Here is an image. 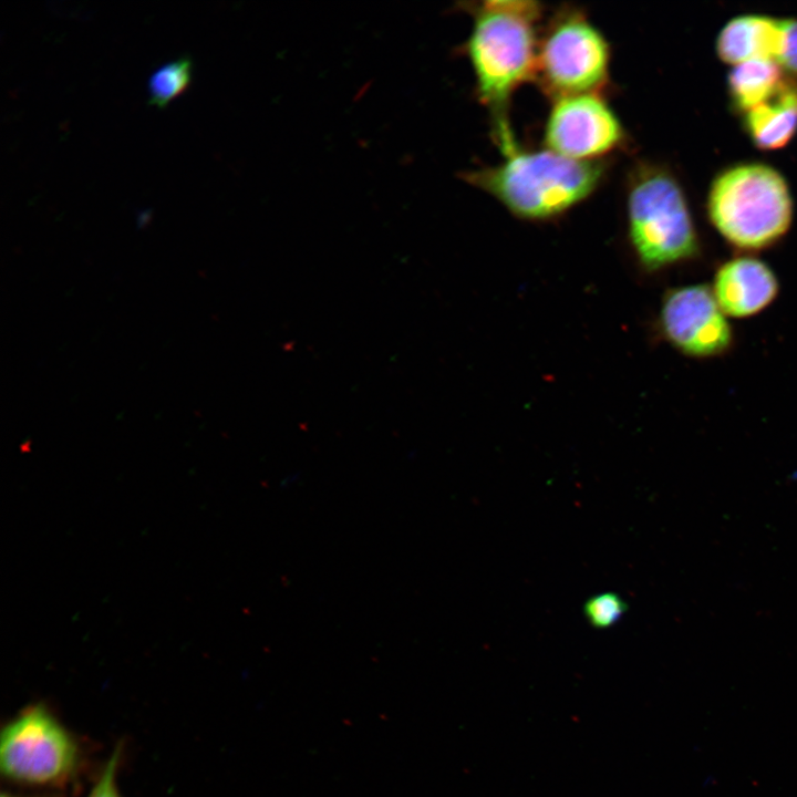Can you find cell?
Returning <instances> with one entry per match:
<instances>
[{"instance_id":"cell-6","label":"cell","mask_w":797,"mask_h":797,"mask_svg":"<svg viewBox=\"0 0 797 797\" xmlns=\"http://www.w3.org/2000/svg\"><path fill=\"white\" fill-rule=\"evenodd\" d=\"M602 32L576 9L557 13L538 41L535 80L553 99L599 92L610 66Z\"/></svg>"},{"instance_id":"cell-13","label":"cell","mask_w":797,"mask_h":797,"mask_svg":"<svg viewBox=\"0 0 797 797\" xmlns=\"http://www.w3.org/2000/svg\"><path fill=\"white\" fill-rule=\"evenodd\" d=\"M192 79V61L182 56L158 68L148 80L149 104L164 107L186 90Z\"/></svg>"},{"instance_id":"cell-10","label":"cell","mask_w":797,"mask_h":797,"mask_svg":"<svg viewBox=\"0 0 797 797\" xmlns=\"http://www.w3.org/2000/svg\"><path fill=\"white\" fill-rule=\"evenodd\" d=\"M783 19L743 14L731 19L716 40L718 58L729 64L752 60L777 61L783 49Z\"/></svg>"},{"instance_id":"cell-2","label":"cell","mask_w":797,"mask_h":797,"mask_svg":"<svg viewBox=\"0 0 797 797\" xmlns=\"http://www.w3.org/2000/svg\"><path fill=\"white\" fill-rule=\"evenodd\" d=\"M494 166L462 175L469 185L493 196L510 214L528 221H546L587 199L601 184L607 165L576 161L550 149L503 154Z\"/></svg>"},{"instance_id":"cell-1","label":"cell","mask_w":797,"mask_h":797,"mask_svg":"<svg viewBox=\"0 0 797 797\" xmlns=\"http://www.w3.org/2000/svg\"><path fill=\"white\" fill-rule=\"evenodd\" d=\"M470 33L463 44L476 83L479 102L493 118L494 134L503 154L517 147L507 108L514 91L535 80L537 23L542 7L536 1L495 0L468 6Z\"/></svg>"},{"instance_id":"cell-9","label":"cell","mask_w":797,"mask_h":797,"mask_svg":"<svg viewBox=\"0 0 797 797\" xmlns=\"http://www.w3.org/2000/svg\"><path fill=\"white\" fill-rule=\"evenodd\" d=\"M711 288L722 311L739 319L767 308L778 294V280L766 262L742 256L717 269Z\"/></svg>"},{"instance_id":"cell-17","label":"cell","mask_w":797,"mask_h":797,"mask_svg":"<svg viewBox=\"0 0 797 797\" xmlns=\"http://www.w3.org/2000/svg\"><path fill=\"white\" fill-rule=\"evenodd\" d=\"M1 797H55L54 795H20L11 791H2Z\"/></svg>"},{"instance_id":"cell-15","label":"cell","mask_w":797,"mask_h":797,"mask_svg":"<svg viewBox=\"0 0 797 797\" xmlns=\"http://www.w3.org/2000/svg\"><path fill=\"white\" fill-rule=\"evenodd\" d=\"M121 756L122 744H118L115 746L106 764L100 772L97 780L87 797H122L116 784Z\"/></svg>"},{"instance_id":"cell-5","label":"cell","mask_w":797,"mask_h":797,"mask_svg":"<svg viewBox=\"0 0 797 797\" xmlns=\"http://www.w3.org/2000/svg\"><path fill=\"white\" fill-rule=\"evenodd\" d=\"M82 764L77 738L42 703L27 706L1 729L0 770L11 783L62 788L77 777Z\"/></svg>"},{"instance_id":"cell-14","label":"cell","mask_w":797,"mask_h":797,"mask_svg":"<svg viewBox=\"0 0 797 797\" xmlns=\"http://www.w3.org/2000/svg\"><path fill=\"white\" fill-rule=\"evenodd\" d=\"M628 605L620 596L613 592L600 593L584 603V615L597 629H605L614 624L627 611Z\"/></svg>"},{"instance_id":"cell-11","label":"cell","mask_w":797,"mask_h":797,"mask_svg":"<svg viewBox=\"0 0 797 797\" xmlns=\"http://www.w3.org/2000/svg\"><path fill=\"white\" fill-rule=\"evenodd\" d=\"M744 115V130L756 147L775 151L797 132V80L784 77L776 92Z\"/></svg>"},{"instance_id":"cell-4","label":"cell","mask_w":797,"mask_h":797,"mask_svg":"<svg viewBox=\"0 0 797 797\" xmlns=\"http://www.w3.org/2000/svg\"><path fill=\"white\" fill-rule=\"evenodd\" d=\"M707 214L733 246L769 247L788 230L793 200L783 175L763 163H742L721 172L707 197Z\"/></svg>"},{"instance_id":"cell-3","label":"cell","mask_w":797,"mask_h":797,"mask_svg":"<svg viewBox=\"0 0 797 797\" xmlns=\"http://www.w3.org/2000/svg\"><path fill=\"white\" fill-rule=\"evenodd\" d=\"M625 206L628 240L641 270L654 273L698 255L685 195L669 169L638 164L629 177Z\"/></svg>"},{"instance_id":"cell-7","label":"cell","mask_w":797,"mask_h":797,"mask_svg":"<svg viewBox=\"0 0 797 797\" xmlns=\"http://www.w3.org/2000/svg\"><path fill=\"white\" fill-rule=\"evenodd\" d=\"M624 141L620 118L599 92L555 99L544 132L547 149L576 161H600Z\"/></svg>"},{"instance_id":"cell-16","label":"cell","mask_w":797,"mask_h":797,"mask_svg":"<svg viewBox=\"0 0 797 797\" xmlns=\"http://www.w3.org/2000/svg\"><path fill=\"white\" fill-rule=\"evenodd\" d=\"M784 41L777 63L789 73L790 77H797V19H783Z\"/></svg>"},{"instance_id":"cell-8","label":"cell","mask_w":797,"mask_h":797,"mask_svg":"<svg viewBox=\"0 0 797 797\" xmlns=\"http://www.w3.org/2000/svg\"><path fill=\"white\" fill-rule=\"evenodd\" d=\"M658 327L667 343L691 358L723 354L733 341L727 315L706 284L667 290L661 301Z\"/></svg>"},{"instance_id":"cell-12","label":"cell","mask_w":797,"mask_h":797,"mask_svg":"<svg viewBox=\"0 0 797 797\" xmlns=\"http://www.w3.org/2000/svg\"><path fill=\"white\" fill-rule=\"evenodd\" d=\"M784 80L773 60H752L734 65L727 76V93L737 113L745 114L769 99Z\"/></svg>"}]
</instances>
